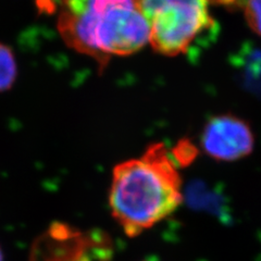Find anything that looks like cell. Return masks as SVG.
<instances>
[{
  "mask_svg": "<svg viewBox=\"0 0 261 261\" xmlns=\"http://www.w3.org/2000/svg\"><path fill=\"white\" fill-rule=\"evenodd\" d=\"M142 0H61L57 29L63 43L103 70L112 57L149 44Z\"/></svg>",
  "mask_w": 261,
  "mask_h": 261,
  "instance_id": "obj_2",
  "label": "cell"
},
{
  "mask_svg": "<svg viewBox=\"0 0 261 261\" xmlns=\"http://www.w3.org/2000/svg\"><path fill=\"white\" fill-rule=\"evenodd\" d=\"M243 8L249 28L261 36V0H246Z\"/></svg>",
  "mask_w": 261,
  "mask_h": 261,
  "instance_id": "obj_6",
  "label": "cell"
},
{
  "mask_svg": "<svg viewBox=\"0 0 261 261\" xmlns=\"http://www.w3.org/2000/svg\"><path fill=\"white\" fill-rule=\"evenodd\" d=\"M195 154L196 150L190 143L181 142L173 150L172 156L174 160L181 163V165H187V163H190L193 160Z\"/></svg>",
  "mask_w": 261,
  "mask_h": 261,
  "instance_id": "obj_7",
  "label": "cell"
},
{
  "mask_svg": "<svg viewBox=\"0 0 261 261\" xmlns=\"http://www.w3.org/2000/svg\"><path fill=\"white\" fill-rule=\"evenodd\" d=\"M18 76V65L12 49L0 43V93L9 91Z\"/></svg>",
  "mask_w": 261,
  "mask_h": 261,
  "instance_id": "obj_5",
  "label": "cell"
},
{
  "mask_svg": "<svg viewBox=\"0 0 261 261\" xmlns=\"http://www.w3.org/2000/svg\"><path fill=\"white\" fill-rule=\"evenodd\" d=\"M254 142L247 122L232 114L211 118L201 134L202 149L220 161H235L248 156L254 148Z\"/></svg>",
  "mask_w": 261,
  "mask_h": 261,
  "instance_id": "obj_4",
  "label": "cell"
},
{
  "mask_svg": "<svg viewBox=\"0 0 261 261\" xmlns=\"http://www.w3.org/2000/svg\"><path fill=\"white\" fill-rule=\"evenodd\" d=\"M209 4L210 0H142L153 50L167 57L189 50L214 23Z\"/></svg>",
  "mask_w": 261,
  "mask_h": 261,
  "instance_id": "obj_3",
  "label": "cell"
},
{
  "mask_svg": "<svg viewBox=\"0 0 261 261\" xmlns=\"http://www.w3.org/2000/svg\"><path fill=\"white\" fill-rule=\"evenodd\" d=\"M0 261H4V255H3L2 249H0Z\"/></svg>",
  "mask_w": 261,
  "mask_h": 261,
  "instance_id": "obj_8",
  "label": "cell"
},
{
  "mask_svg": "<svg viewBox=\"0 0 261 261\" xmlns=\"http://www.w3.org/2000/svg\"><path fill=\"white\" fill-rule=\"evenodd\" d=\"M174 158L161 143L143 156L114 167L109 193L113 218L128 236H136L173 214L183 200Z\"/></svg>",
  "mask_w": 261,
  "mask_h": 261,
  "instance_id": "obj_1",
  "label": "cell"
}]
</instances>
